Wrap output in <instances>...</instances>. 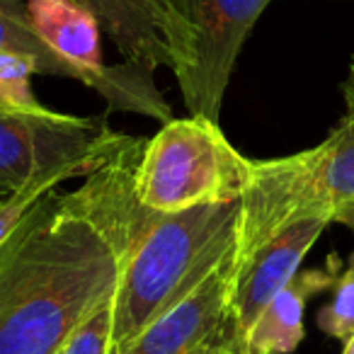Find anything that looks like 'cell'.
<instances>
[{
  "label": "cell",
  "mask_w": 354,
  "mask_h": 354,
  "mask_svg": "<svg viewBox=\"0 0 354 354\" xmlns=\"http://www.w3.org/2000/svg\"><path fill=\"white\" fill-rule=\"evenodd\" d=\"M138 148L141 141L133 138L114 160L68 192L119 260L109 354H122L148 323L183 299L231 250L238 216V202L177 214L143 207L133 192Z\"/></svg>",
  "instance_id": "1"
},
{
  "label": "cell",
  "mask_w": 354,
  "mask_h": 354,
  "mask_svg": "<svg viewBox=\"0 0 354 354\" xmlns=\"http://www.w3.org/2000/svg\"><path fill=\"white\" fill-rule=\"evenodd\" d=\"M117 281L102 231L68 194H46L0 245V354H59Z\"/></svg>",
  "instance_id": "2"
},
{
  "label": "cell",
  "mask_w": 354,
  "mask_h": 354,
  "mask_svg": "<svg viewBox=\"0 0 354 354\" xmlns=\"http://www.w3.org/2000/svg\"><path fill=\"white\" fill-rule=\"evenodd\" d=\"M250 158L204 117L170 119L138 148L133 192L143 207L160 214L241 199Z\"/></svg>",
  "instance_id": "3"
},
{
  "label": "cell",
  "mask_w": 354,
  "mask_h": 354,
  "mask_svg": "<svg viewBox=\"0 0 354 354\" xmlns=\"http://www.w3.org/2000/svg\"><path fill=\"white\" fill-rule=\"evenodd\" d=\"M272 0H167L172 75L189 117L218 122L238 56Z\"/></svg>",
  "instance_id": "4"
},
{
  "label": "cell",
  "mask_w": 354,
  "mask_h": 354,
  "mask_svg": "<svg viewBox=\"0 0 354 354\" xmlns=\"http://www.w3.org/2000/svg\"><path fill=\"white\" fill-rule=\"evenodd\" d=\"M133 138L100 117L54 109L17 112L0 107V189L12 192L35 177L61 167L97 172Z\"/></svg>",
  "instance_id": "5"
},
{
  "label": "cell",
  "mask_w": 354,
  "mask_h": 354,
  "mask_svg": "<svg viewBox=\"0 0 354 354\" xmlns=\"http://www.w3.org/2000/svg\"><path fill=\"white\" fill-rule=\"evenodd\" d=\"M315 216L330 218L333 223V212L320 189L310 148L284 158L250 160L238 199L231 265H241L284 228Z\"/></svg>",
  "instance_id": "6"
},
{
  "label": "cell",
  "mask_w": 354,
  "mask_h": 354,
  "mask_svg": "<svg viewBox=\"0 0 354 354\" xmlns=\"http://www.w3.org/2000/svg\"><path fill=\"white\" fill-rule=\"evenodd\" d=\"M233 248L165 313L138 333L122 354H204L228 328Z\"/></svg>",
  "instance_id": "7"
},
{
  "label": "cell",
  "mask_w": 354,
  "mask_h": 354,
  "mask_svg": "<svg viewBox=\"0 0 354 354\" xmlns=\"http://www.w3.org/2000/svg\"><path fill=\"white\" fill-rule=\"evenodd\" d=\"M328 223L330 218L323 216L304 218L260 245L241 265H231L228 328L238 337H245L265 306L294 279L304 257L308 255Z\"/></svg>",
  "instance_id": "8"
},
{
  "label": "cell",
  "mask_w": 354,
  "mask_h": 354,
  "mask_svg": "<svg viewBox=\"0 0 354 354\" xmlns=\"http://www.w3.org/2000/svg\"><path fill=\"white\" fill-rule=\"evenodd\" d=\"M88 8L114 41L127 64L146 68H172L175 25L167 0H73Z\"/></svg>",
  "instance_id": "9"
},
{
  "label": "cell",
  "mask_w": 354,
  "mask_h": 354,
  "mask_svg": "<svg viewBox=\"0 0 354 354\" xmlns=\"http://www.w3.org/2000/svg\"><path fill=\"white\" fill-rule=\"evenodd\" d=\"M342 265L335 255L320 270H299L296 277L265 306L243 337L250 354H291L304 342V313L308 301L335 286Z\"/></svg>",
  "instance_id": "10"
},
{
  "label": "cell",
  "mask_w": 354,
  "mask_h": 354,
  "mask_svg": "<svg viewBox=\"0 0 354 354\" xmlns=\"http://www.w3.org/2000/svg\"><path fill=\"white\" fill-rule=\"evenodd\" d=\"M344 114L337 127L313 151L315 175L330 204V212L354 207V59L342 83Z\"/></svg>",
  "instance_id": "11"
},
{
  "label": "cell",
  "mask_w": 354,
  "mask_h": 354,
  "mask_svg": "<svg viewBox=\"0 0 354 354\" xmlns=\"http://www.w3.org/2000/svg\"><path fill=\"white\" fill-rule=\"evenodd\" d=\"M0 51H17V54L32 56L39 66L41 75L68 78L90 88L88 78L71 64H66L61 56H56L41 41V37L32 30L30 20H27V8L22 0H0Z\"/></svg>",
  "instance_id": "12"
},
{
  "label": "cell",
  "mask_w": 354,
  "mask_h": 354,
  "mask_svg": "<svg viewBox=\"0 0 354 354\" xmlns=\"http://www.w3.org/2000/svg\"><path fill=\"white\" fill-rule=\"evenodd\" d=\"M73 177H88V172L80 167H61V170L44 172V175L35 177L32 183L12 189L10 194L0 199V245L12 236V231L20 226L22 218L32 212L37 202H41L46 194L56 192V187H61Z\"/></svg>",
  "instance_id": "13"
},
{
  "label": "cell",
  "mask_w": 354,
  "mask_h": 354,
  "mask_svg": "<svg viewBox=\"0 0 354 354\" xmlns=\"http://www.w3.org/2000/svg\"><path fill=\"white\" fill-rule=\"evenodd\" d=\"M39 66L32 56L17 51H0V107L17 112H41L46 109L32 93V75Z\"/></svg>",
  "instance_id": "14"
},
{
  "label": "cell",
  "mask_w": 354,
  "mask_h": 354,
  "mask_svg": "<svg viewBox=\"0 0 354 354\" xmlns=\"http://www.w3.org/2000/svg\"><path fill=\"white\" fill-rule=\"evenodd\" d=\"M318 328L339 342H347L354 335V252L335 281L330 304L318 313Z\"/></svg>",
  "instance_id": "15"
},
{
  "label": "cell",
  "mask_w": 354,
  "mask_h": 354,
  "mask_svg": "<svg viewBox=\"0 0 354 354\" xmlns=\"http://www.w3.org/2000/svg\"><path fill=\"white\" fill-rule=\"evenodd\" d=\"M112 335V299H107L73 335L64 347V354H109Z\"/></svg>",
  "instance_id": "16"
},
{
  "label": "cell",
  "mask_w": 354,
  "mask_h": 354,
  "mask_svg": "<svg viewBox=\"0 0 354 354\" xmlns=\"http://www.w3.org/2000/svg\"><path fill=\"white\" fill-rule=\"evenodd\" d=\"M204 354H250V349L245 347V342L231 328H226Z\"/></svg>",
  "instance_id": "17"
},
{
  "label": "cell",
  "mask_w": 354,
  "mask_h": 354,
  "mask_svg": "<svg viewBox=\"0 0 354 354\" xmlns=\"http://www.w3.org/2000/svg\"><path fill=\"white\" fill-rule=\"evenodd\" d=\"M333 223H342L349 231H354V207H344V209H339V212H335Z\"/></svg>",
  "instance_id": "18"
},
{
  "label": "cell",
  "mask_w": 354,
  "mask_h": 354,
  "mask_svg": "<svg viewBox=\"0 0 354 354\" xmlns=\"http://www.w3.org/2000/svg\"><path fill=\"white\" fill-rule=\"evenodd\" d=\"M342 354H354V335H352V337L347 339V342H344V349H342Z\"/></svg>",
  "instance_id": "19"
},
{
  "label": "cell",
  "mask_w": 354,
  "mask_h": 354,
  "mask_svg": "<svg viewBox=\"0 0 354 354\" xmlns=\"http://www.w3.org/2000/svg\"><path fill=\"white\" fill-rule=\"evenodd\" d=\"M0 194H10V192H6V189H0ZM0 199H3V197H0Z\"/></svg>",
  "instance_id": "20"
},
{
  "label": "cell",
  "mask_w": 354,
  "mask_h": 354,
  "mask_svg": "<svg viewBox=\"0 0 354 354\" xmlns=\"http://www.w3.org/2000/svg\"><path fill=\"white\" fill-rule=\"evenodd\" d=\"M59 354H64V349H61V352H59Z\"/></svg>",
  "instance_id": "21"
}]
</instances>
